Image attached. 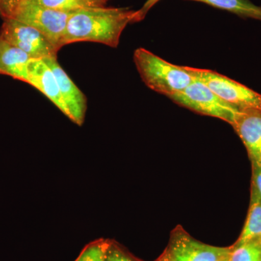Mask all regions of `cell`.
I'll return each instance as SVG.
<instances>
[{
	"label": "cell",
	"instance_id": "1",
	"mask_svg": "<svg viewBox=\"0 0 261 261\" xmlns=\"http://www.w3.org/2000/svg\"><path fill=\"white\" fill-rule=\"evenodd\" d=\"M135 10L128 8H87L75 12L70 17L62 46L72 43H99L116 48L122 33L133 23Z\"/></svg>",
	"mask_w": 261,
	"mask_h": 261
},
{
	"label": "cell",
	"instance_id": "2",
	"mask_svg": "<svg viewBox=\"0 0 261 261\" xmlns=\"http://www.w3.org/2000/svg\"><path fill=\"white\" fill-rule=\"evenodd\" d=\"M133 58L146 86L168 98L179 93L195 80L185 66L172 64L145 48L136 49Z\"/></svg>",
	"mask_w": 261,
	"mask_h": 261
},
{
	"label": "cell",
	"instance_id": "3",
	"mask_svg": "<svg viewBox=\"0 0 261 261\" xmlns=\"http://www.w3.org/2000/svg\"><path fill=\"white\" fill-rule=\"evenodd\" d=\"M73 13L50 9L23 0L12 18L37 29L60 50L63 47L62 41L67 24Z\"/></svg>",
	"mask_w": 261,
	"mask_h": 261
},
{
	"label": "cell",
	"instance_id": "4",
	"mask_svg": "<svg viewBox=\"0 0 261 261\" xmlns=\"http://www.w3.org/2000/svg\"><path fill=\"white\" fill-rule=\"evenodd\" d=\"M168 98L181 107L199 114L219 118L230 125L239 110L218 97L205 84L197 80L179 93Z\"/></svg>",
	"mask_w": 261,
	"mask_h": 261
},
{
	"label": "cell",
	"instance_id": "5",
	"mask_svg": "<svg viewBox=\"0 0 261 261\" xmlns=\"http://www.w3.org/2000/svg\"><path fill=\"white\" fill-rule=\"evenodd\" d=\"M187 71L230 106L240 109L261 107V94L218 72L185 66Z\"/></svg>",
	"mask_w": 261,
	"mask_h": 261
},
{
	"label": "cell",
	"instance_id": "6",
	"mask_svg": "<svg viewBox=\"0 0 261 261\" xmlns=\"http://www.w3.org/2000/svg\"><path fill=\"white\" fill-rule=\"evenodd\" d=\"M0 39L25 51L33 59L58 58L59 49L42 33L13 18L3 20Z\"/></svg>",
	"mask_w": 261,
	"mask_h": 261
},
{
	"label": "cell",
	"instance_id": "7",
	"mask_svg": "<svg viewBox=\"0 0 261 261\" xmlns=\"http://www.w3.org/2000/svg\"><path fill=\"white\" fill-rule=\"evenodd\" d=\"M166 249L175 261H228L231 247H217L202 243L181 226H177L170 234Z\"/></svg>",
	"mask_w": 261,
	"mask_h": 261
},
{
	"label": "cell",
	"instance_id": "8",
	"mask_svg": "<svg viewBox=\"0 0 261 261\" xmlns=\"http://www.w3.org/2000/svg\"><path fill=\"white\" fill-rule=\"evenodd\" d=\"M42 60L47 63L56 75L60 93L66 109L65 116L68 117L75 124L82 126L87 111V97L62 68L58 63V58Z\"/></svg>",
	"mask_w": 261,
	"mask_h": 261
},
{
	"label": "cell",
	"instance_id": "9",
	"mask_svg": "<svg viewBox=\"0 0 261 261\" xmlns=\"http://www.w3.org/2000/svg\"><path fill=\"white\" fill-rule=\"evenodd\" d=\"M231 126L243 142L250 162L261 165V107L240 108Z\"/></svg>",
	"mask_w": 261,
	"mask_h": 261
},
{
	"label": "cell",
	"instance_id": "10",
	"mask_svg": "<svg viewBox=\"0 0 261 261\" xmlns=\"http://www.w3.org/2000/svg\"><path fill=\"white\" fill-rule=\"evenodd\" d=\"M28 82L42 92L65 116L66 109L60 93L56 75L42 59H31L28 67Z\"/></svg>",
	"mask_w": 261,
	"mask_h": 261
},
{
	"label": "cell",
	"instance_id": "11",
	"mask_svg": "<svg viewBox=\"0 0 261 261\" xmlns=\"http://www.w3.org/2000/svg\"><path fill=\"white\" fill-rule=\"evenodd\" d=\"M31 59L25 51L0 39V74L27 83Z\"/></svg>",
	"mask_w": 261,
	"mask_h": 261
},
{
	"label": "cell",
	"instance_id": "12",
	"mask_svg": "<svg viewBox=\"0 0 261 261\" xmlns=\"http://www.w3.org/2000/svg\"><path fill=\"white\" fill-rule=\"evenodd\" d=\"M261 238V197L253 184L250 185V198L246 220L240 236L233 245Z\"/></svg>",
	"mask_w": 261,
	"mask_h": 261
},
{
	"label": "cell",
	"instance_id": "13",
	"mask_svg": "<svg viewBox=\"0 0 261 261\" xmlns=\"http://www.w3.org/2000/svg\"><path fill=\"white\" fill-rule=\"evenodd\" d=\"M210 5L225 10L244 18H251L261 21V6L253 4L250 0H190Z\"/></svg>",
	"mask_w": 261,
	"mask_h": 261
},
{
	"label": "cell",
	"instance_id": "14",
	"mask_svg": "<svg viewBox=\"0 0 261 261\" xmlns=\"http://www.w3.org/2000/svg\"><path fill=\"white\" fill-rule=\"evenodd\" d=\"M36 4L58 10V11L74 13L87 8L106 7L109 0H27Z\"/></svg>",
	"mask_w": 261,
	"mask_h": 261
},
{
	"label": "cell",
	"instance_id": "15",
	"mask_svg": "<svg viewBox=\"0 0 261 261\" xmlns=\"http://www.w3.org/2000/svg\"><path fill=\"white\" fill-rule=\"evenodd\" d=\"M231 247L228 261H261L260 238Z\"/></svg>",
	"mask_w": 261,
	"mask_h": 261
},
{
	"label": "cell",
	"instance_id": "16",
	"mask_svg": "<svg viewBox=\"0 0 261 261\" xmlns=\"http://www.w3.org/2000/svg\"><path fill=\"white\" fill-rule=\"evenodd\" d=\"M110 239L100 238L87 244L75 261H106Z\"/></svg>",
	"mask_w": 261,
	"mask_h": 261
},
{
	"label": "cell",
	"instance_id": "17",
	"mask_svg": "<svg viewBox=\"0 0 261 261\" xmlns=\"http://www.w3.org/2000/svg\"><path fill=\"white\" fill-rule=\"evenodd\" d=\"M106 261H144L130 253L123 245L111 240Z\"/></svg>",
	"mask_w": 261,
	"mask_h": 261
},
{
	"label": "cell",
	"instance_id": "18",
	"mask_svg": "<svg viewBox=\"0 0 261 261\" xmlns=\"http://www.w3.org/2000/svg\"><path fill=\"white\" fill-rule=\"evenodd\" d=\"M23 0H0V17L4 19L12 18L15 10Z\"/></svg>",
	"mask_w": 261,
	"mask_h": 261
},
{
	"label": "cell",
	"instance_id": "19",
	"mask_svg": "<svg viewBox=\"0 0 261 261\" xmlns=\"http://www.w3.org/2000/svg\"><path fill=\"white\" fill-rule=\"evenodd\" d=\"M160 1L161 0H147L140 10H136L132 23H138V22L143 20L149 10L152 9L154 5L159 3Z\"/></svg>",
	"mask_w": 261,
	"mask_h": 261
},
{
	"label": "cell",
	"instance_id": "20",
	"mask_svg": "<svg viewBox=\"0 0 261 261\" xmlns=\"http://www.w3.org/2000/svg\"><path fill=\"white\" fill-rule=\"evenodd\" d=\"M251 183L253 184L261 197V165L251 163Z\"/></svg>",
	"mask_w": 261,
	"mask_h": 261
},
{
	"label": "cell",
	"instance_id": "21",
	"mask_svg": "<svg viewBox=\"0 0 261 261\" xmlns=\"http://www.w3.org/2000/svg\"><path fill=\"white\" fill-rule=\"evenodd\" d=\"M154 261H175L173 260L169 252H168L167 249H165L164 251L162 252L161 255L155 260Z\"/></svg>",
	"mask_w": 261,
	"mask_h": 261
},
{
	"label": "cell",
	"instance_id": "22",
	"mask_svg": "<svg viewBox=\"0 0 261 261\" xmlns=\"http://www.w3.org/2000/svg\"><path fill=\"white\" fill-rule=\"evenodd\" d=\"M260 243H261V238H260Z\"/></svg>",
	"mask_w": 261,
	"mask_h": 261
}]
</instances>
